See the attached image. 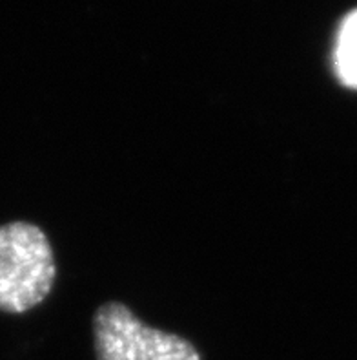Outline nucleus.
I'll use <instances>...</instances> for the list:
<instances>
[{
  "label": "nucleus",
  "mask_w": 357,
  "mask_h": 360,
  "mask_svg": "<svg viewBox=\"0 0 357 360\" xmlns=\"http://www.w3.org/2000/svg\"><path fill=\"white\" fill-rule=\"evenodd\" d=\"M53 249L41 229L26 221L0 225V311L26 313L53 289Z\"/></svg>",
  "instance_id": "f257e3e1"
},
{
  "label": "nucleus",
  "mask_w": 357,
  "mask_h": 360,
  "mask_svg": "<svg viewBox=\"0 0 357 360\" xmlns=\"http://www.w3.org/2000/svg\"><path fill=\"white\" fill-rule=\"evenodd\" d=\"M97 360H203L179 335L144 324L121 302H106L93 315Z\"/></svg>",
  "instance_id": "f03ea898"
},
{
  "label": "nucleus",
  "mask_w": 357,
  "mask_h": 360,
  "mask_svg": "<svg viewBox=\"0 0 357 360\" xmlns=\"http://www.w3.org/2000/svg\"><path fill=\"white\" fill-rule=\"evenodd\" d=\"M335 72L344 86L357 90V9L341 22L335 44Z\"/></svg>",
  "instance_id": "7ed1b4c3"
}]
</instances>
